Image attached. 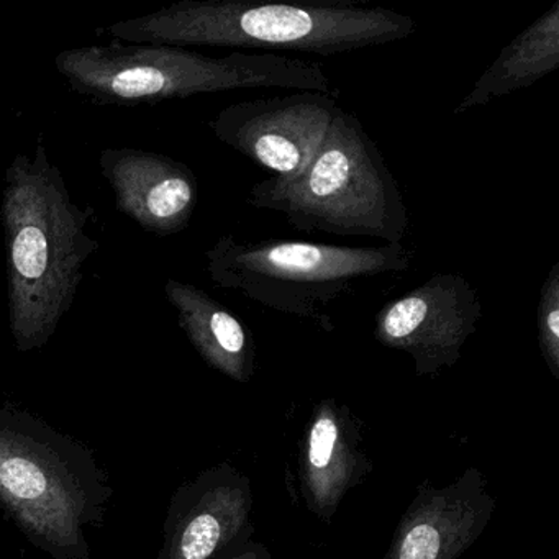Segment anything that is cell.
I'll list each match as a JSON object with an SVG mask.
<instances>
[{
	"instance_id": "7",
	"label": "cell",
	"mask_w": 559,
	"mask_h": 559,
	"mask_svg": "<svg viewBox=\"0 0 559 559\" xmlns=\"http://www.w3.org/2000/svg\"><path fill=\"white\" fill-rule=\"evenodd\" d=\"M483 319L476 287L457 273H437L385 304L376 316V342L411 356L417 376L456 365Z\"/></svg>"
},
{
	"instance_id": "9",
	"label": "cell",
	"mask_w": 559,
	"mask_h": 559,
	"mask_svg": "<svg viewBox=\"0 0 559 559\" xmlns=\"http://www.w3.org/2000/svg\"><path fill=\"white\" fill-rule=\"evenodd\" d=\"M251 483L228 463L209 467L181 484L169 500L158 559H215L250 539Z\"/></svg>"
},
{
	"instance_id": "14",
	"label": "cell",
	"mask_w": 559,
	"mask_h": 559,
	"mask_svg": "<svg viewBox=\"0 0 559 559\" xmlns=\"http://www.w3.org/2000/svg\"><path fill=\"white\" fill-rule=\"evenodd\" d=\"M559 68V0L516 35L493 63L477 78L454 114L483 107L545 80Z\"/></svg>"
},
{
	"instance_id": "15",
	"label": "cell",
	"mask_w": 559,
	"mask_h": 559,
	"mask_svg": "<svg viewBox=\"0 0 559 559\" xmlns=\"http://www.w3.org/2000/svg\"><path fill=\"white\" fill-rule=\"evenodd\" d=\"M536 326L546 368L552 378L559 379V263L552 264L539 290Z\"/></svg>"
},
{
	"instance_id": "1",
	"label": "cell",
	"mask_w": 559,
	"mask_h": 559,
	"mask_svg": "<svg viewBox=\"0 0 559 559\" xmlns=\"http://www.w3.org/2000/svg\"><path fill=\"white\" fill-rule=\"evenodd\" d=\"M94 212L71 195L63 173L38 140L5 169L0 224L8 260L9 326L19 353L45 348L68 316L99 250Z\"/></svg>"
},
{
	"instance_id": "3",
	"label": "cell",
	"mask_w": 559,
	"mask_h": 559,
	"mask_svg": "<svg viewBox=\"0 0 559 559\" xmlns=\"http://www.w3.org/2000/svg\"><path fill=\"white\" fill-rule=\"evenodd\" d=\"M112 487L94 451L31 412L0 407V509L53 559H90Z\"/></svg>"
},
{
	"instance_id": "8",
	"label": "cell",
	"mask_w": 559,
	"mask_h": 559,
	"mask_svg": "<svg viewBox=\"0 0 559 559\" xmlns=\"http://www.w3.org/2000/svg\"><path fill=\"white\" fill-rule=\"evenodd\" d=\"M338 109L332 94L297 91L231 104L209 127L224 145L273 173L271 178L290 179L310 165Z\"/></svg>"
},
{
	"instance_id": "10",
	"label": "cell",
	"mask_w": 559,
	"mask_h": 559,
	"mask_svg": "<svg viewBox=\"0 0 559 559\" xmlns=\"http://www.w3.org/2000/svg\"><path fill=\"white\" fill-rule=\"evenodd\" d=\"M496 512L479 467L444 487L421 483L402 515L384 559H457L477 542Z\"/></svg>"
},
{
	"instance_id": "5",
	"label": "cell",
	"mask_w": 559,
	"mask_h": 559,
	"mask_svg": "<svg viewBox=\"0 0 559 559\" xmlns=\"http://www.w3.org/2000/svg\"><path fill=\"white\" fill-rule=\"evenodd\" d=\"M248 204L284 215L304 234L404 243L408 211L378 143L340 107L310 165L296 178L257 182Z\"/></svg>"
},
{
	"instance_id": "12",
	"label": "cell",
	"mask_w": 559,
	"mask_h": 559,
	"mask_svg": "<svg viewBox=\"0 0 559 559\" xmlns=\"http://www.w3.org/2000/svg\"><path fill=\"white\" fill-rule=\"evenodd\" d=\"M371 471L355 415L333 399L320 401L300 443L299 479L307 509L317 519L332 522L346 493Z\"/></svg>"
},
{
	"instance_id": "4",
	"label": "cell",
	"mask_w": 559,
	"mask_h": 559,
	"mask_svg": "<svg viewBox=\"0 0 559 559\" xmlns=\"http://www.w3.org/2000/svg\"><path fill=\"white\" fill-rule=\"evenodd\" d=\"M55 68L73 93L100 106H155L198 94L271 87L332 94L320 64L280 53L231 51L212 58L165 45H109L71 48Z\"/></svg>"
},
{
	"instance_id": "13",
	"label": "cell",
	"mask_w": 559,
	"mask_h": 559,
	"mask_svg": "<svg viewBox=\"0 0 559 559\" xmlns=\"http://www.w3.org/2000/svg\"><path fill=\"white\" fill-rule=\"evenodd\" d=\"M165 294L179 326L215 371L247 384L254 374L257 346L250 329L224 304L194 284L168 280Z\"/></svg>"
},
{
	"instance_id": "6",
	"label": "cell",
	"mask_w": 559,
	"mask_h": 559,
	"mask_svg": "<svg viewBox=\"0 0 559 559\" xmlns=\"http://www.w3.org/2000/svg\"><path fill=\"white\" fill-rule=\"evenodd\" d=\"M404 243L340 247L293 240H238L224 235L205 251L207 274L221 289L317 323L333 332L330 309L371 281L408 271Z\"/></svg>"
},
{
	"instance_id": "2",
	"label": "cell",
	"mask_w": 559,
	"mask_h": 559,
	"mask_svg": "<svg viewBox=\"0 0 559 559\" xmlns=\"http://www.w3.org/2000/svg\"><path fill=\"white\" fill-rule=\"evenodd\" d=\"M417 32L411 15L384 8L332 2L181 0L162 11L110 25L112 40L165 47H230L296 53H349L405 40Z\"/></svg>"
},
{
	"instance_id": "16",
	"label": "cell",
	"mask_w": 559,
	"mask_h": 559,
	"mask_svg": "<svg viewBox=\"0 0 559 559\" xmlns=\"http://www.w3.org/2000/svg\"><path fill=\"white\" fill-rule=\"evenodd\" d=\"M215 559H274L270 549L253 539H245L222 551Z\"/></svg>"
},
{
	"instance_id": "11",
	"label": "cell",
	"mask_w": 559,
	"mask_h": 559,
	"mask_svg": "<svg viewBox=\"0 0 559 559\" xmlns=\"http://www.w3.org/2000/svg\"><path fill=\"white\" fill-rule=\"evenodd\" d=\"M100 173L116 195V209L156 237L181 234L199 202V182L185 163L136 148H106Z\"/></svg>"
}]
</instances>
